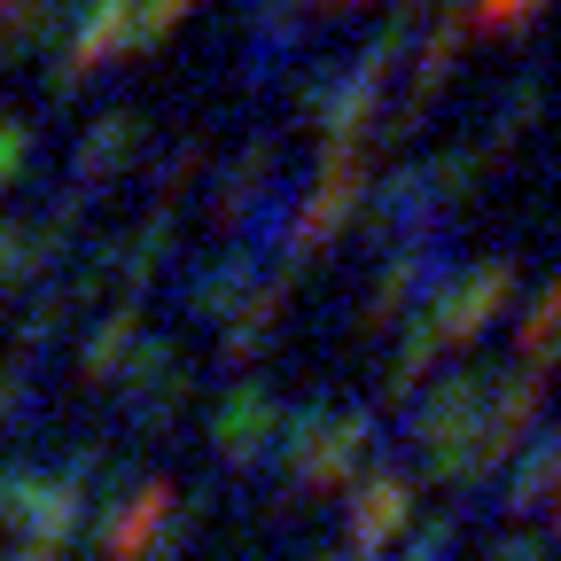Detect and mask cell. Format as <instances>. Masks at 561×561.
<instances>
[{
	"instance_id": "cell-9",
	"label": "cell",
	"mask_w": 561,
	"mask_h": 561,
	"mask_svg": "<svg viewBox=\"0 0 561 561\" xmlns=\"http://www.w3.org/2000/svg\"><path fill=\"white\" fill-rule=\"evenodd\" d=\"M460 39H468V0H445L437 24L413 39V87H405V102L430 110V94L453 79V62H460Z\"/></svg>"
},
{
	"instance_id": "cell-24",
	"label": "cell",
	"mask_w": 561,
	"mask_h": 561,
	"mask_svg": "<svg viewBox=\"0 0 561 561\" xmlns=\"http://www.w3.org/2000/svg\"><path fill=\"white\" fill-rule=\"evenodd\" d=\"M320 9H328V16H351V9H359V0H320Z\"/></svg>"
},
{
	"instance_id": "cell-25",
	"label": "cell",
	"mask_w": 561,
	"mask_h": 561,
	"mask_svg": "<svg viewBox=\"0 0 561 561\" xmlns=\"http://www.w3.org/2000/svg\"><path fill=\"white\" fill-rule=\"evenodd\" d=\"M405 9H421V0H405Z\"/></svg>"
},
{
	"instance_id": "cell-1",
	"label": "cell",
	"mask_w": 561,
	"mask_h": 561,
	"mask_svg": "<svg viewBox=\"0 0 561 561\" xmlns=\"http://www.w3.org/2000/svg\"><path fill=\"white\" fill-rule=\"evenodd\" d=\"M382 421L375 405H343V413H320L312 421V437H305V468H297V491H343V483H359L367 460L382 453Z\"/></svg>"
},
{
	"instance_id": "cell-21",
	"label": "cell",
	"mask_w": 561,
	"mask_h": 561,
	"mask_svg": "<svg viewBox=\"0 0 561 561\" xmlns=\"http://www.w3.org/2000/svg\"><path fill=\"white\" fill-rule=\"evenodd\" d=\"M453 538H460V515H437V523H421V530H413V546H405L398 561H445Z\"/></svg>"
},
{
	"instance_id": "cell-18",
	"label": "cell",
	"mask_w": 561,
	"mask_h": 561,
	"mask_svg": "<svg viewBox=\"0 0 561 561\" xmlns=\"http://www.w3.org/2000/svg\"><path fill=\"white\" fill-rule=\"evenodd\" d=\"M523 16H538V0H468V32H515Z\"/></svg>"
},
{
	"instance_id": "cell-20",
	"label": "cell",
	"mask_w": 561,
	"mask_h": 561,
	"mask_svg": "<svg viewBox=\"0 0 561 561\" xmlns=\"http://www.w3.org/2000/svg\"><path fill=\"white\" fill-rule=\"evenodd\" d=\"M125 351H133V305H125V312H117V320H110V328L94 335V351H87V367H94V375H110V367L125 359Z\"/></svg>"
},
{
	"instance_id": "cell-16",
	"label": "cell",
	"mask_w": 561,
	"mask_h": 561,
	"mask_svg": "<svg viewBox=\"0 0 561 561\" xmlns=\"http://www.w3.org/2000/svg\"><path fill=\"white\" fill-rule=\"evenodd\" d=\"M483 140H453V149L430 164V187H437V203H468L476 195V180H483Z\"/></svg>"
},
{
	"instance_id": "cell-19",
	"label": "cell",
	"mask_w": 561,
	"mask_h": 561,
	"mask_svg": "<svg viewBox=\"0 0 561 561\" xmlns=\"http://www.w3.org/2000/svg\"><path fill=\"white\" fill-rule=\"evenodd\" d=\"M328 87H335V62H320V55H312V62L297 70V87H289V102H297V117H305V125L320 117V102H328Z\"/></svg>"
},
{
	"instance_id": "cell-3",
	"label": "cell",
	"mask_w": 561,
	"mask_h": 561,
	"mask_svg": "<svg viewBox=\"0 0 561 561\" xmlns=\"http://www.w3.org/2000/svg\"><path fill=\"white\" fill-rule=\"evenodd\" d=\"M507 305H515V257H476L460 280H445L430 297V320L445 343H483Z\"/></svg>"
},
{
	"instance_id": "cell-6",
	"label": "cell",
	"mask_w": 561,
	"mask_h": 561,
	"mask_svg": "<svg viewBox=\"0 0 561 561\" xmlns=\"http://www.w3.org/2000/svg\"><path fill=\"white\" fill-rule=\"evenodd\" d=\"M280 421H289V405H280L265 382H234L227 405L210 413V445H219L234 468H242V460H265L273 437H280Z\"/></svg>"
},
{
	"instance_id": "cell-17",
	"label": "cell",
	"mask_w": 561,
	"mask_h": 561,
	"mask_svg": "<svg viewBox=\"0 0 561 561\" xmlns=\"http://www.w3.org/2000/svg\"><path fill=\"white\" fill-rule=\"evenodd\" d=\"M125 149H133V117H102V125H94V140H87V157H79V172L94 180V172H110Z\"/></svg>"
},
{
	"instance_id": "cell-8",
	"label": "cell",
	"mask_w": 561,
	"mask_h": 561,
	"mask_svg": "<svg viewBox=\"0 0 561 561\" xmlns=\"http://www.w3.org/2000/svg\"><path fill=\"white\" fill-rule=\"evenodd\" d=\"M553 491H561V421H553V430H538V437L507 460V491H500V507H507V515H538Z\"/></svg>"
},
{
	"instance_id": "cell-15",
	"label": "cell",
	"mask_w": 561,
	"mask_h": 561,
	"mask_svg": "<svg viewBox=\"0 0 561 561\" xmlns=\"http://www.w3.org/2000/svg\"><path fill=\"white\" fill-rule=\"evenodd\" d=\"M538 102H546V79H538V70L523 62V70H515V87H507V102L491 110V133H483V157H500L507 140H523V133H530V117H538Z\"/></svg>"
},
{
	"instance_id": "cell-11",
	"label": "cell",
	"mask_w": 561,
	"mask_h": 561,
	"mask_svg": "<svg viewBox=\"0 0 561 561\" xmlns=\"http://www.w3.org/2000/svg\"><path fill=\"white\" fill-rule=\"evenodd\" d=\"M515 367L538 375V382L561 367V273L546 280V289L523 305V320H515Z\"/></svg>"
},
{
	"instance_id": "cell-13",
	"label": "cell",
	"mask_w": 561,
	"mask_h": 561,
	"mask_svg": "<svg viewBox=\"0 0 561 561\" xmlns=\"http://www.w3.org/2000/svg\"><path fill=\"white\" fill-rule=\"evenodd\" d=\"M273 157H280V149H273V133H257L250 149H242V157H234V164L219 172V219H242V203H265Z\"/></svg>"
},
{
	"instance_id": "cell-14",
	"label": "cell",
	"mask_w": 561,
	"mask_h": 561,
	"mask_svg": "<svg viewBox=\"0 0 561 561\" xmlns=\"http://www.w3.org/2000/svg\"><path fill=\"white\" fill-rule=\"evenodd\" d=\"M413 39H421V9H405V0H398V9H390V16L375 24V39H367L359 55H351V70H359L367 87H382V79H390V62H398V55H405Z\"/></svg>"
},
{
	"instance_id": "cell-4",
	"label": "cell",
	"mask_w": 561,
	"mask_h": 561,
	"mask_svg": "<svg viewBox=\"0 0 561 561\" xmlns=\"http://www.w3.org/2000/svg\"><path fill=\"white\" fill-rule=\"evenodd\" d=\"M483 382H491V367L468 359V367H453L430 398H413V413H405V445H421V460H430V453H453V445L476 430V413H483Z\"/></svg>"
},
{
	"instance_id": "cell-10",
	"label": "cell",
	"mask_w": 561,
	"mask_h": 561,
	"mask_svg": "<svg viewBox=\"0 0 561 561\" xmlns=\"http://www.w3.org/2000/svg\"><path fill=\"white\" fill-rule=\"evenodd\" d=\"M257 242H242V250H219V257H210L203 273H195V289H187V305L203 312V320H227L250 289H257Z\"/></svg>"
},
{
	"instance_id": "cell-12",
	"label": "cell",
	"mask_w": 561,
	"mask_h": 561,
	"mask_svg": "<svg viewBox=\"0 0 561 561\" xmlns=\"http://www.w3.org/2000/svg\"><path fill=\"white\" fill-rule=\"evenodd\" d=\"M437 351H445V335H437L430 305H413V320H405V335H398V351H390V367H382V398H413L421 375L437 367Z\"/></svg>"
},
{
	"instance_id": "cell-23",
	"label": "cell",
	"mask_w": 561,
	"mask_h": 561,
	"mask_svg": "<svg viewBox=\"0 0 561 561\" xmlns=\"http://www.w3.org/2000/svg\"><path fill=\"white\" fill-rule=\"evenodd\" d=\"M312 561H375V553H359V546H328V553H312Z\"/></svg>"
},
{
	"instance_id": "cell-22",
	"label": "cell",
	"mask_w": 561,
	"mask_h": 561,
	"mask_svg": "<svg viewBox=\"0 0 561 561\" xmlns=\"http://www.w3.org/2000/svg\"><path fill=\"white\" fill-rule=\"evenodd\" d=\"M546 553H553L546 538H500V546H491L483 561H546Z\"/></svg>"
},
{
	"instance_id": "cell-5",
	"label": "cell",
	"mask_w": 561,
	"mask_h": 561,
	"mask_svg": "<svg viewBox=\"0 0 561 561\" xmlns=\"http://www.w3.org/2000/svg\"><path fill=\"white\" fill-rule=\"evenodd\" d=\"M343 546H359V553H382L405 523H413V476L405 468H367L359 483H351V500H343Z\"/></svg>"
},
{
	"instance_id": "cell-2",
	"label": "cell",
	"mask_w": 561,
	"mask_h": 561,
	"mask_svg": "<svg viewBox=\"0 0 561 561\" xmlns=\"http://www.w3.org/2000/svg\"><path fill=\"white\" fill-rule=\"evenodd\" d=\"M445 273H453V250H445V234H437V227H430V234H405V242L390 250V265L375 273V297H367L359 328H390L398 312L430 305V297L445 289Z\"/></svg>"
},
{
	"instance_id": "cell-7",
	"label": "cell",
	"mask_w": 561,
	"mask_h": 561,
	"mask_svg": "<svg viewBox=\"0 0 561 561\" xmlns=\"http://www.w3.org/2000/svg\"><path fill=\"white\" fill-rule=\"evenodd\" d=\"M164 515H172V483H133V491H117V507L102 515V553H110V561H149Z\"/></svg>"
}]
</instances>
